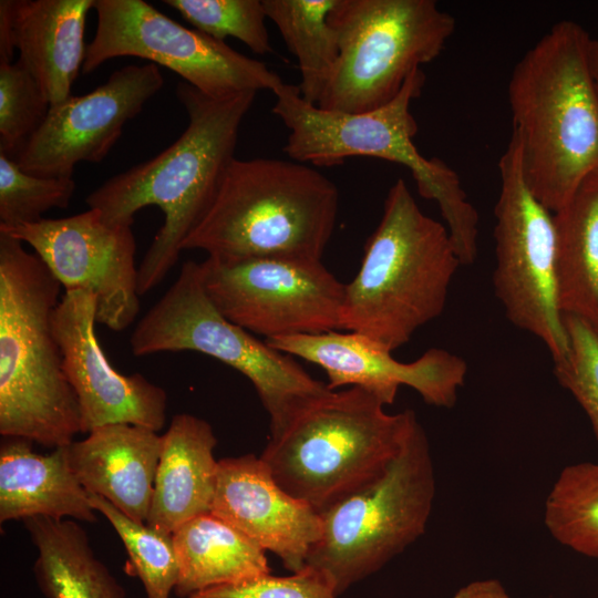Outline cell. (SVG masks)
<instances>
[{
    "instance_id": "1",
    "label": "cell",
    "mask_w": 598,
    "mask_h": 598,
    "mask_svg": "<svg viewBox=\"0 0 598 598\" xmlns=\"http://www.w3.org/2000/svg\"><path fill=\"white\" fill-rule=\"evenodd\" d=\"M177 96L188 124L155 157L117 174L85 199L110 224L133 225L142 208L157 206L164 223L137 267L140 296L159 285L175 266L186 237L214 199L231 161L238 133L257 92L208 96L182 82Z\"/></svg>"
},
{
    "instance_id": "2",
    "label": "cell",
    "mask_w": 598,
    "mask_h": 598,
    "mask_svg": "<svg viewBox=\"0 0 598 598\" xmlns=\"http://www.w3.org/2000/svg\"><path fill=\"white\" fill-rule=\"evenodd\" d=\"M590 37L577 22L555 23L516 63L508 82L512 136L525 182L551 213L598 171V92Z\"/></svg>"
},
{
    "instance_id": "3",
    "label": "cell",
    "mask_w": 598,
    "mask_h": 598,
    "mask_svg": "<svg viewBox=\"0 0 598 598\" xmlns=\"http://www.w3.org/2000/svg\"><path fill=\"white\" fill-rule=\"evenodd\" d=\"M61 287L35 254L0 231V434L53 448L82 433L53 329Z\"/></svg>"
},
{
    "instance_id": "4",
    "label": "cell",
    "mask_w": 598,
    "mask_h": 598,
    "mask_svg": "<svg viewBox=\"0 0 598 598\" xmlns=\"http://www.w3.org/2000/svg\"><path fill=\"white\" fill-rule=\"evenodd\" d=\"M338 206L336 184L308 164L235 157L182 250L227 259L321 261Z\"/></svg>"
},
{
    "instance_id": "5",
    "label": "cell",
    "mask_w": 598,
    "mask_h": 598,
    "mask_svg": "<svg viewBox=\"0 0 598 598\" xmlns=\"http://www.w3.org/2000/svg\"><path fill=\"white\" fill-rule=\"evenodd\" d=\"M460 266L446 226L425 215L398 178L361 267L346 285L340 330L361 333L392 352L442 315Z\"/></svg>"
},
{
    "instance_id": "6",
    "label": "cell",
    "mask_w": 598,
    "mask_h": 598,
    "mask_svg": "<svg viewBox=\"0 0 598 598\" xmlns=\"http://www.w3.org/2000/svg\"><path fill=\"white\" fill-rule=\"evenodd\" d=\"M424 83L423 70L416 69L388 104L365 113H341L318 107L302 97L298 85L282 82L272 91V113L289 130L282 151L293 161L334 166L369 156L406 167L420 196L437 204L461 264L471 265L477 256L478 213L457 173L437 157H424L413 143L417 123L411 103Z\"/></svg>"
},
{
    "instance_id": "7",
    "label": "cell",
    "mask_w": 598,
    "mask_h": 598,
    "mask_svg": "<svg viewBox=\"0 0 598 598\" xmlns=\"http://www.w3.org/2000/svg\"><path fill=\"white\" fill-rule=\"evenodd\" d=\"M360 386L332 391L299 414L259 456L275 481L319 515L381 475L417 420Z\"/></svg>"
},
{
    "instance_id": "8",
    "label": "cell",
    "mask_w": 598,
    "mask_h": 598,
    "mask_svg": "<svg viewBox=\"0 0 598 598\" xmlns=\"http://www.w3.org/2000/svg\"><path fill=\"white\" fill-rule=\"evenodd\" d=\"M130 347L136 357L195 351L239 371L269 415L270 439L333 391L312 378L295 357L226 319L209 299L200 262L194 260L182 265L173 285L137 322Z\"/></svg>"
},
{
    "instance_id": "9",
    "label": "cell",
    "mask_w": 598,
    "mask_h": 598,
    "mask_svg": "<svg viewBox=\"0 0 598 598\" xmlns=\"http://www.w3.org/2000/svg\"><path fill=\"white\" fill-rule=\"evenodd\" d=\"M435 493L429 439L416 420L381 475L320 513L321 536L306 565L342 595L424 534Z\"/></svg>"
},
{
    "instance_id": "10",
    "label": "cell",
    "mask_w": 598,
    "mask_h": 598,
    "mask_svg": "<svg viewBox=\"0 0 598 598\" xmlns=\"http://www.w3.org/2000/svg\"><path fill=\"white\" fill-rule=\"evenodd\" d=\"M329 21L339 55L317 106L341 113L391 102L455 30L454 17L434 0H337Z\"/></svg>"
},
{
    "instance_id": "11",
    "label": "cell",
    "mask_w": 598,
    "mask_h": 598,
    "mask_svg": "<svg viewBox=\"0 0 598 598\" xmlns=\"http://www.w3.org/2000/svg\"><path fill=\"white\" fill-rule=\"evenodd\" d=\"M498 172L494 291L507 319L539 339L556 362L568 354L569 338L558 303L554 213L528 188L513 136L499 158Z\"/></svg>"
},
{
    "instance_id": "12",
    "label": "cell",
    "mask_w": 598,
    "mask_h": 598,
    "mask_svg": "<svg viewBox=\"0 0 598 598\" xmlns=\"http://www.w3.org/2000/svg\"><path fill=\"white\" fill-rule=\"evenodd\" d=\"M93 9L97 27L86 45L84 74L107 60L137 56L174 71L212 97L272 92L283 82L266 63L182 25L143 0H95Z\"/></svg>"
},
{
    "instance_id": "13",
    "label": "cell",
    "mask_w": 598,
    "mask_h": 598,
    "mask_svg": "<svg viewBox=\"0 0 598 598\" xmlns=\"http://www.w3.org/2000/svg\"><path fill=\"white\" fill-rule=\"evenodd\" d=\"M200 269L220 313L265 340L340 330L346 285L321 261L208 256Z\"/></svg>"
},
{
    "instance_id": "14",
    "label": "cell",
    "mask_w": 598,
    "mask_h": 598,
    "mask_svg": "<svg viewBox=\"0 0 598 598\" xmlns=\"http://www.w3.org/2000/svg\"><path fill=\"white\" fill-rule=\"evenodd\" d=\"M0 231L32 247L65 291L91 292L97 323L122 331L135 321L140 293L132 225L106 223L89 208Z\"/></svg>"
},
{
    "instance_id": "15",
    "label": "cell",
    "mask_w": 598,
    "mask_h": 598,
    "mask_svg": "<svg viewBox=\"0 0 598 598\" xmlns=\"http://www.w3.org/2000/svg\"><path fill=\"white\" fill-rule=\"evenodd\" d=\"M164 85L154 63L130 64L84 95L52 104L16 157L19 166L43 177H72L80 162L99 163L122 135L126 122Z\"/></svg>"
},
{
    "instance_id": "16",
    "label": "cell",
    "mask_w": 598,
    "mask_h": 598,
    "mask_svg": "<svg viewBox=\"0 0 598 598\" xmlns=\"http://www.w3.org/2000/svg\"><path fill=\"white\" fill-rule=\"evenodd\" d=\"M96 298L65 291L53 316L63 369L80 405L82 433L109 424H132L156 432L166 422L167 394L144 375L116 371L95 333Z\"/></svg>"
},
{
    "instance_id": "17",
    "label": "cell",
    "mask_w": 598,
    "mask_h": 598,
    "mask_svg": "<svg viewBox=\"0 0 598 598\" xmlns=\"http://www.w3.org/2000/svg\"><path fill=\"white\" fill-rule=\"evenodd\" d=\"M270 347L320 367L328 386H360L385 405L394 402L399 389L415 390L430 405L450 409L463 386L467 364L458 355L432 348L412 362H401L392 352L357 332L338 330L313 336L265 340Z\"/></svg>"
},
{
    "instance_id": "18",
    "label": "cell",
    "mask_w": 598,
    "mask_h": 598,
    "mask_svg": "<svg viewBox=\"0 0 598 598\" xmlns=\"http://www.w3.org/2000/svg\"><path fill=\"white\" fill-rule=\"evenodd\" d=\"M212 513L274 553L291 573L306 566L322 532L320 515L286 492L254 454L218 461Z\"/></svg>"
},
{
    "instance_id": "19",
    "label": "cell",
    "mask_w": 598,
    "mask_h": 598,
    "mask_svg": "<svg viewBox=\"0 0 598 598\" xmlns=\"http://www.w3.org/2000/svg\"><path fill=\"white\" fill-rule=\"evenodd\" d=\"M95 0H1L0 62L18 61L30 72L49 103L71 95L82 71L86 17Z\"/></svg>"
},
{
    "instance_id": "20",
    "label": "cell",
    "mask_w": 598,
    "mask_h": 598,
    "mask_svg": "<svg viewBox=\"0 0 598 598\" xmlns=\"http://www.w3.org/2000/svg\"><path fill=\"white\" fill-rule=\"evenodd\" d=\"M162 435L132 424H109L66 445L71 468L89 494L146 523L162 451Z\"/></svg>"
},
{
    "instance_id": "21",
    "label": "cell",
    "mask_w": 598,
    "mask_h": 598,
    "mask_svg": "<svg viewBox=\"0 0 598 598\" xmlns=\"http://www.w3.org/2000/svg\"><path fill=\"white\" fill-rule=\"evenodd\" d=\"M146 524L173 534L187 520L212 512L218 461L212 425L193 414H176L162 435Z\"/></svg>"
},
{
    "instance_id": "22",
    "label": "cell",
    "mask_w": 598,
    "mask_h": 598,
    "mask_svg": "<svg viewBox=\"0 0 598 598\" xmlns=\"http://www.w3.org/2000/svg\"><path fill=\"white\" fill-rule=\"evenodd\" d=\"M25 439L4 437L0 447V523L50 517L97 520L90 495L74 475L66 446L34 452Z\"/></svg>"
},
{
    "instance_id": "23",
    "label": "cell",
    "mask_w": 598,
    "mask_h": 598,
    "mask_svg": "<svg viewBox=\"0 0 598 598\" xmlns=\"http://www.w3.org/2000/svg\"><path fill=\"white\" fill-rule=\"evenodd\" d=\"M173 540L179 568L174 592L179 598L271 573L266 550L212 512L184 523Z\"/></svg>"
},
{
    "instance_id": "24",
    "label": "cell",
    "mask_w": 598,
    "mask_h": 598,
    "mask_svg": "<svg viewBox=\"0 0 598 598\" xmlns=\"http://www.w3.org/2000/svg\"><path fill=\"white\" fill-rule=\"evenodd\" d=\"M22 522L38 551L33 574L47 598H126L76 522L42 516Z\"/></svg>"
},
{
    "instance_id": "25",
    "label": "cell",
    "mask_w": 598,
    "mask_h": 598,
    "mask_svg": "<svg viewBox=\"0 0 598 598\" xmlns=\"http://www.w3.org/2000/svg\"><path fill=\"white\" fill-rule=\"evenodd\" d=\"M554 219L559 308L598 330V171L580 183Z\"/></svg>"
},
{
    "instance_id": "26",
    "label": "cell",
    "mask_w": 598,
    "mask_h": 598,
    "mask_svg": "<svg viewBox=\"0 0 598 598\" xmlns=\"http://www.w3.org/2000/svg\"><path fill=\"white\" fill-rule=\"evenodd\" d=\"M337 0H262L266 14L296 56L302 97L317 105L338 60L337 33L329 14Z\"/></svg>"
},
{
    "instance_id": "27",
    "label": "cell",
    "mask_w": 598,
    "mask_h": 598,
    "mask_svg": "<svg viewBox=\"0 0 598 598\" xmlns=\"http://www.w3.org/2000/svg\"><path fill=\"white\" fill-rule=\"evenodd\" d=\"M544 524L563 546L598 558V462L561 470L545 501Z\"/></svg>"
},
{
    "instance_id": "28",
    "label": "cell",
    "mask_w": 598,
    "mask_h": 598,
    "mask_svg": "<svg viewBox=\"0 0 598 598\" xmlns=\"http://www.w3.org/2000/svg\"><path fill=\"white\" fill-rule=\"evenodd\" d=\"M89 495L93 508L109 520L123 542L146 598H169L179 573L173 534L136 522L103 497Z\"/></svg>"
},
{
    "instance_id": "29",
    "label": "cell",
    "mask_w": 598,
    "mask_h": 598,
    "mask_svg": "<svg viewBox=\"0 0 598 598\" xmlns=\"http://www.w3.org/2000/svg\"><path fill=\"white\" fill-rule=\"evenodd\" d=\"M75 187L72 177L30 174L0 152V228L34 224L52 208H68Z\"/></svg>"
},
{
    "instance_id": "30",
    "label": "cell",
    "mask_w": 598,
    "mask_h": 598,
    "mask_svg": "<svg viewBox=\"0 0 598 598\" xmlns=\"http://www.w3.org/2000/svg\"><path fill=\"white\" fill-rule=\"evenodd\" d=\"M164 3L217 41L233 37L256 54L272 52L262 0H164Z\"/></svg>"
},
{
    "instance_id": "31",
    "label": "cell",
    "mask_w": 598,
    "mask_h": 598,
    "mask_svg": "<svg viewBox=\"0 0 598 598\" xmlns=\"http://www.w3.org/2000/svg\"><path fill=\"white\" fill-rule=\"evenodd\" d=\"M50 106L35 79L18 60L0 62V152L16 159Z\"/></svg>"
},
{
    "instance_id": "32",
    "label": "cell",
    "mask_w": 598,
    "mask_h": 598,
    "mask_svg": "<svg viewBox=\"0 0 598 598\" xmlns=\"http://www.w3.org/2000/svg\"><path fill=\"white\" fill-rule=\"evenodd\" d=\"M564 319L569 352L554 362V374L587 414L598 442V330L575 316Z\"/></svg>"
},
{
    "instance_id": "33",
    "label": "cell",
    "mask_w": 598,
    "mask_h": 598,
    "mask_svg": "<svg viewBox=\"0 0 598 598\" xmlns=\"http://www.w3.org/2000/svg\"><path fill=\"white\" fill-rule=\"evenodd\" d=\"M321 571L306 565L289 576L270 574L196 592L188 598H338Z\"/></svg>"
},
{
    "instance_id": "34",
    "label": "cell",
    "mask_w": 598,
    "mask_h": 598,
    "mask_svg": "<svg viewBox=\"0 0 598 598\" xmlns=\"http://www.w3.org/2000/svg\"><path fill=\"white\" fill-rule=\"evenodd\" d=\"M452 598H511L502 582L494 578L478 579L462 586Z\"/></svg>"
},
{
    "instance_id": "35",
    "label": "cell",
    "mask_w": 598,
    "mask_h": 598,
    "mask_svg": "<svg viewBox=\"0 0 598 598\" xmlns=\"http://www.w3.org/2000/svg\"><path fill=\"white\" fill-rule=\"evenodd\" d=\"M589 66L598 92V39H590L589 43Z\"/></svg>"
}]
</instances>
